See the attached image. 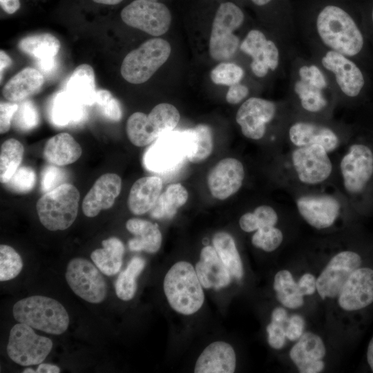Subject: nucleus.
<instances>
[{
    "instance_id": "obj_23",
    "label": "nucleus",
    "mask_w": 373,
    "mask_h": 373,
    "mask_svg": "<svg viewBox=\"0 0 373 373\" xmlns=\"http://www.w3.org/2000/svg\"><path fill=\"white\" fill-rule=\"evenodd\" d=\"M122 188L121 178L115 173L101 175L92 186L82 202L84 214L93 218L102 210L110 209Z\"/></svg>"
},
{
    "instance_id": "obj_6",
    "label": "nucleus",
    "mask_w": 373,
    "mask_h": 373,
    "mask_svg": "<svg viewBox=\"0 0 373 373\" xmlns=\"http://www.w3.org/2000/svg\"><path fill=\"white\" fill-rule=\"evenodd\" d=\"M180 119V113L173 105L160 103L148 115L141 112L133 113L126 122V134L133 144L145 146L173 131Z\"/></svg>"
},
{
    "instance_id": "obj_51",
    "label": "nucleus",
    "mask_w": 373,
    "mask_h": 373,
    "mask_svg": "<svg viewBox=\"0 0 373 373\" xmlns=\"http://www.w3.org/2000/svg\"><path fill=\"white\" fill-rule=\"evenodd\" d=\"M305 321L299 314L289 317L286 325V337L291 341L298 340L303 334Z\"/></svg>"
},
{
    "instance_id": "obj_19",
    "label": "nucleus",
    "mask_w": 373,
    "mask_h": 373,
    "mask_svg": "<svg viewBox=\"0 0 373 373\" xmlns=\"http://www.w3.org/2000/svg\"><path fill=\"white\" fill-rule=\"evenodd\" d=\"M338 305L345 311H357L373 303V269L358 267L347 278L338 295Z\"/></svg>"
},
{
    "instance_id": "obj_42",
    "label": "nucleus",
    "mask_w": 373,
    "mask_h": 373,
    "mask_svg": "<svg viewBox=\"0 0 373 373\" xmlns=\"http://www.w3.org/2000/svg\"><path fill=\"white\" fill-rule=\"evenodd\" d=\"M23 268L20 255L12 247L0 245V281H7L17 277Z\"/></svg>"
},
{
    "instance_id": "obj_54",
    "label": "nucleus",
    "mask_w": 373,
    "mask_h": 373,
    "mask_svg": "<svg viewBox=\"0 0 373 373\" xmlns=\"http://www.w3.org/2000/svg\"><path fill=\"white\" fill-rule=\"evenodd\" d=\"M288 318L287 312L283 307H276L271 312V321L287 325Z\"/></svg>"
},
{
    "instance_id": "obj_4",
    "label": "nucleus",
    "mask_w": 373,
    "mask_h": 373,
    "mask_svg": "<svg viewBox=\"0 0 373 373\" xmlns=\"http://www.w3.org/2000/svg\"><path fill=\"white\" fill-rule=\"evenodd\" d=\"M12 314L19 323L51 334H63L69 325L65 307L55 299L44 296L19 300L14 305Z\"/></svg>"
},
{
    "instance_id": "obj_2",
    "label": "nucleus",
    "mask_w": 373,
    "mask_h": 373,
    "mask_svg": "<svg viewBox=\"0 0 373 373\" xmlns=\"http://www.w3.org/2000/svg\"><path fill=\"white\" fill-rule=\"evenodd\" d=\"M289 87L300 107L307 113H319L329 105L332 86L316 61L297 59L293 64Z\"/></svg>"
},
{
    "instance_id": "obj_44",
    "label": "nucleus",
    "mask_w": 373,
    "mask_h": 373,
    "mask_svg": "<svg viewBox=\"0 0 373 373\" xmlns=\"http://www.w3.org/2000/svg\"><path fill=\"white\" fill-rule=\"evenodd\" d=\"M39 122V116L35 105L26 99L19 105L12 119L13 126L21 131H28L35 128Z\"/></svg>"
},
{
    "instance_id": "obj_31",
    "label": "nucleus",
    "mask_w": 373,
    "mask_h": 373,
    "mask_svg": "<svg viewBox=\"0 0 373 373\" xmlns=\"http://www.w3.org/2000/svg\"><path fill=\"white\" fill-rule=\"evenodd\" d=\"M82 152L80 145L71 135L60 133L47 140L43 155L49 164L61 166L76 162Z\"/></svg>"
},
{
    "instance_id": "obj_24",
    "label": "nucleus",
    "mask_w": 373,
    "mask_h": 373,
    "mask_svg": "<svg viewBox=\"0 0 373 373\" xmlns=\"http://www.w3.org/2000/svg\"><path fill=\"white\" fill-rule=\"evenodd\" d=\"M290 142L296 147L320 145L328 153L339 144L336 133L331 128L312 122L297 121L289 128Z\"/></svg>"
},
{
    "instance_id": "obj_14",
    "label": "nucleus",
    "mask_w": 373,
    "mask_h": 373,
    "mask_svg": "<svg viewBox=\"0 0 373 373\" xmlns=\"http://www.w3.org/2000/svg\"><path fill=\"white\" fill-rule=\"evenodd\" d=\"M239 48L251 58L250 68L257 77H265L269 71L276 70L280 64L279 47L260 30H249L241 41Z\"/></svg>"
},
{
    "instance_id": "obj_41",
    "label": "nucleus",
    "mask_w": 373,
    "mask_h": 373,
    "mask_svg": "<svg viewBox=\"0 0 373 373\" xmlns=\"http://www.w3.org/2000/svg\"><path fill=\"white\" fill-rule=\"evenodd\" d=\"M278 220V214L271 207L261 205L254 212L243 214L239 220V224L244 231L252 232L261 228L274 227Z\"/></svg>"
},
{
    "instance_id": "obj_43",
    "label": "nucleus",
    "mask_w": 373,
    "mask_h": 373,
    "mask_svg": "<svg viewBox=\"0 0 373 373\" xmlns=\"http://www.w3.org/2000/svg\"><path fill=\"white\" fill-rule=\"evenodd\" d=\"M245 76L243 68L232 62H222L212 69L211 81L218 85L230 86L240 83Z\"/></svg>"
},
{
    "instance_id": "obj_35",
    "label": "nucleus",
    "mask_w": 373,
    "mask_h": 373,
    "mask_svg": "<svg viewBox=\"0 0 373 373\" xmlns=\"http://www.w3.org/2000/svg\"><path fill=\"white\" fill-rule=\"evenodd\" d=\"M19 49L37 61L55 57L61 44L59 39L50 33H41L26 37L18 44Z\"/></svg>"
},
{
    "instance_id": "obj_22",
    "label": "nucleus",
    "mask_w": 373,
    "mask_h": 373,
    "mask_svg": "<svg viewBox=\"0 0 373 373\" xmlns=\"http://www.w3.org/2000/svg\"><path fill=\"white\" fill-rule=\"evenodd\" d=\"M326 349L322 338L312 332H305L291 348L289 356L300 372L318 373L325 367L323 358Z\"/></svg>"
},
{
    "instance_id": "obj_12",
    "label": "nucleus",
    "mask_w": 373,
    "mask_h": 373,
    "mask_svg": "<svg viewBox=\"0 0 373 373\" xmlns=\"http://www.w3.org/2000/svg\"><path fill=\"white\" fill-rule=\"evenodd\" d=\"M120 17L128 26L153 36H160L170 28L169 8L156 0H134L121 11Z\"/></svg>"
},
{
    "instance_id": "obj_36",
    "label": "nucleus",
    "mask_w": 373,
    "mask_h": 373,
    "mask_svg": "<svg viewBox=\"0 0 373 373\" xmlns=\"http://www.w3.org/2000/svg\"><path fill=\"white\" fill-rule=\"evenodd\" d=\"M212 243L231 276L240 280L244 274L243 265L233 238L227 232L219 231L213 235Z\"/></svg>"
},
{
    "instance_id": "obj_26",
    "label": "nucleus",
    "mask_w": 373,
    "mask_h": 373,
    "mask_svg": "<svg viewBox=\"0 0 373 373\" xmlns=\"http://www.w3.org/2000/svg\"><path fill=\"white\" fill-rule=\"evenodd\" d=\"M236 366V356L233 347L224 341L210 343L198 356L195 373H233Z\"/></svg>"
},
{
    "instance_id": "obj_8",
    "label": "nucleus",
    "mask_w": 373,
    "mask_h": 373,
    "mask_svg": "<svg viewBox=\"0 0 373 373\" xmlns=\"http://www.w3.org/2000/svg\"><path fill=\"white\" fill-rule=\"evenodd\" d=\"M171 51L170 44L164 39L144 41L124 58L120 68L122 77L133 84L146 82L166 61Z\"/></svg>"
},
{
    "instance_id": "obj_27",
    "label": "nucleus",
    "mask_w": 373,
    "mask_h": 373,
    "mask_svg": "<svg viewBox=\"0 0 373 373\" xmlns=\"http://www.w3.org/2000/svg\"><path fill=\"white\" fill-rule=\"evenodd\" d=\"M162 189V180L157 176H146L137 180L132 185L128 207L135 215L144 214L152 209Z\"/></svg>"
},
{
    "instance_id": "obj_33",
    "label": "nucleus",
    "mask_w": 373,
    "mask_h": 373,
    "mask_svg": "<svg viewBox=\"0 0 373 373\" xmlns=\"http://www.w3.org/2000/svg\"><path fill=\"white\" fill-rule=\"evenodd\" d=\"M103 248L94 250L90 258L97 268L105 275L111 276L117 274L122 265L124 246L116 237H111L102 242Z\"/></svg>"
},
{
    "instance_id": "obj_37",
    "label": "nucleus",
    "mask_w": 373,
    "mask_h": 373,
    "mask_svg": "<svg viewBox=\"0 0 373 373\" xmlns=\"http://www.w3.org/2000/svg\"><path fill=\"white\" fill-rule=\"evenodd\" d=\"M190 146L187 160L193 163H200L211 154L213 148V136L211 127L200 124L187 129Z\"/></svg>"
},
{
    "instance_id": "obj_49",
    "label": "nucleus",
    "mask_w": 373,
    "mask_h": 373,
    "mask_svg": "<svg viewBox=\"0 0 373 373\" xmlns=\"http://www.w3.org/2000/svg\"><path fill=\"white\" fill-rule=\"evenodd\" d=\"M286 325L271 321L267 326V341L274 349L280 350L285 344Z\"/></svg>"
},
{
    "instance_id": "obj_57",
    "label": "nucleus",
    "mask_w": 373,
    "mask_h": 373,
    "mask_svg": "<svg viewBox=\"0 0 373 373\" xmlns=\"http://www.w3.org/2000/svg\"><path fill=\"white\" fill-rule=\"evenodd\" d=\"M58 366L49 363H40L36 370V373H59Z\"/></svg>"
},
{
    "instance_id": "obj_38",
    "label": "nucleus",
    "mask_w": 373,
    "mask_h": 373,
    "mask_svg": "<svg viewBox=\"0 0 373 373\" xmlns=\"http://www.w3.org/2000/svg\"><path fill=\"white\" fill-rule=\"evenodd\" d=\"M274 289L277 300L287 308L297 309L304 304V296L289 271L283 269L276 274Z\"/></svg>"
},
{
    "instance_id": "obj_25",
    "label": "nucleus",
    "mask_w": 373,
    "mask_h": 373,
    "mask_svg": "<svg viewBox=\"0 0 373 373\" xmlns=\"http://www.w3.org/2000/svg\"><path fill=\"white\" fill-rule=\"evenodd\" d=\"M195 269L202 287L206 289L218 290L231 283L232 276L213 247L208 245L202 249Z\"/></svg>"
},
{
    "instance_id": "obj_63",
    "label": "nucleus",
    "mask_w": 373,
    "mask_h": 373,
    "mask_svg": "<svg viewBox=\"0 0 373 373\" xmlns=\"http://www.w3.org/2000/svg\"><path fill=\"white\" fill-rule=\"evenodd\" d=\"M372 22H373V10H372Z\"/></svg>"
},
{
    "instance_id": "obj_17",
    "label": "nucleus",
    "mask_w": 373,
    "mask_h": 373,
    "mask_svg": "<svg viewBox=\"0 0 373 373\" xmlns=\"http://www.w3.org/2000/svg\"><path fill=\"white\" fill-rule=\"evenodd\" d=\"M340 169L345 190L351 194L361 193L373 173V153L363 144H354L342 157Z\"/></svg>"
},
{
    "instance_id": "obj_9",
    "label": "nucleus",
    "mask_w": 373,
    "mask_h": 373,
    "mask_svg": "<svg viewBox=\"0 0 373 373\" xmlns=\"http://www.w3.org/2000/svg\"><path fill=\"white\" fill-rule=\"evenodd\" d=\"M316 54V61L325 71L332 87L347 97H355L360 94L365 85V78L351 58L319 47Z\"/></svg>"
},
{
    "instance_id": "obj_16",
    "label": "nucleus",
    "mask_w": 373,
    "mask_h": 373,
    "mask_svg": "<svg viewBox=\"0 0 373 373\" xmlns=\"http://www.w3.org/2000/svg\"><path fill=\"white\" fill-rule=\"evenodd\" d=\"M328 152L314 144L298 147L291 153V162L298 180L305 184H318L330 176L332 162Z\"/></svg>"
},
{
    "instance_id": "obj_28",
    "label": "nucleus",
    "mask_w": 373,
    "mask_h": 373,
    "mask_svg": "<svg viewBox=\"0 0 373 373\" xmlns=\"http://www.w3.org/2000/svg\"><path fill=\"white\" fill-rule=\"evenodd\" d=\"M44 83L40 70L26 67L14 75L3 88V97L10 102H21L37 93Z\"/></svg>"
},
{
    "instance_id": "obj_46",
    "label": "nucleus",
    "mask_w": 373,
    "mask_h": 373,
    "mask_svg": "<svg viewBox=\"0 0 373 373\" xmlns=\"http://www.w3.org/2000/svg\"><path fill=\"white\" fill-rule=\"evenodd\" d=\"M95 104L104 117L112 122H119L122 117V111L118 100L110 91L105 89L97 90Z\"/></svg>"
},
{
    "instance_id": "obj_47",
    "label": "nucleus",
    "mask_w": 373,
    "mask_h": 373,
    "mask_svg": "<svg viewBox=\"0 0 373 373\" xmlns=\"http://www.w3.org/2000/svg\"><path fill=\"white\" fill-rule=\"evenodd\" d=\"M36 183V174L30 166L19 168L10 180L5 184L6 187L17 193H26L30 191Z\"/></svg>"
},
{
    "instance_id": "obj_1",
    "label": "nucleus",
    "mask_w": 373,
    "mask_h": 373,
    "mask_svg": "<svg viewBox=\"0 0 373 373\" xmlns=\"http://www.w3.org/2000/svg\"><path fill=\"white\" fill-rule=\"evenodd\" d=\"M311 34L319 48L339 52L350 58L358 55L364 37L352 16L342 8L327 5L318 13Z\"/></svg>"
},
{
    "instance_id": "obj_7",
    "label": "nucleus",
    "mask_w": 373,
    "mask_h": 373,
    "mask_svg": "<svg viewBox=\"0 0 373 373\" xmlns=\"http://www.w3.org/2000/svg\"><path fill=\"white\" fill-rule=\"evenodd\" d=\"M244 20V12L236 3L226 1L220 4L209 39V54L214 60L227 61L236 55L240 43L233 32L242 26Z\"/></svg>"
},
{
    "instance_id": "obj_10",
    "label": "nucleus",
    "mask_w": 373,
    "mask_h": 373,
    "mask_svg": "<svg viewBox=\"0 0 373 373\" xmlns=\"http://www.w3.org/2000/svg\"><path fill=\"white\" fill-rule=\"evenodd\" d=\"M189 146L187 129L169 132L157 139L146 150L143 156L144 166L154 173L173 171L187 159Z\"/></svg>"
},
{
    "instance_id": "obj_29",
    "label": "nucleus",
    "mask_w": 373,
    "mask_h": 373,
    "mask_svg": "<svg viewBox=\"0 0 373 373\" xmlns=\"http://www.w3.org/2000/svg\"><path fill=\"white\" fill-rule=\"evenodd\" d=\"M85 106L66 91L59 92L51 102L50 107L51 122L59 127L81 124L87 116Z\"/></svg>"
},
{
    "instance_id": "obj_53",
    "label": "nucleus",
    "mask_w": 373,
    "mask_h": 373,
    "mask_svg": "<svg viewBox=\"0 0 373 373\" xmlns=\"http://www.w3.org/2000/svg\"><path fill=\"white\" fill-rule=\"evenodd\" d=\"M297 283L303 296L312 295L316 290V278L310 273L304 274Z\"/></svg>"
},
{
    "instance_id": "obj_21",
    "label": "nucleus",
    "mask_w": 373,
    "mask_h": 373,
    "mask_svg": "<svg viewBox=\"0 0 373 373\" xmlns=\"http://www.w3.org/2000/svg\"><path fill=\"white\" fill-rule=\"evenodd\" d=\"M244 178L242 164L236 158L227 157L220 160L211 169L207 176V184L211 195L222 200L240 189Z\"/></svg>"
},
{
    "instance_id": "obj_58",
    "label": "nucleus",
    "mask_w": 373,
    "mask_h": 373,
    "mask_svg": "<svg viewBox=\"0 0 373 373\" xmlns=\"http://www.w3.org/2000/svg\"><path fill=\"white\" fill-rule=\"evenodd\" d=\"M12 64L10 57L4 52L1 50L0 51V70H1V79L2 78V74L4 70L8 68Z\"/></svg>"
},
{
    "instance_id": "obj_18",
    "label": "nucleus",
    "mask_w": 373,
    "mask_h": 373,
    "mask_svg": "<svg viewBox=\"0 0 373 373\" xmlns=\"http://www.w3.org/2000/svg\"><path fill=\"white\" fill-rule=\"evenodd\" d=\"M276 110L274 102L252 97L241 104L236 113V120L245 137L258 140L264 137L267 124L274 119Z\"/></svg>"
},
{
    "instance_id": "obj_56",
    "label": "nucleus",
    "mask_w": 373,
    "mask_h": 373,
    "mask_svg": "<svg viewBox=\"0 0 373 373\" xmlns=\"http://www.w3.org/2000/svg\"><path fill=\"white\" fill-rule=\"evenodd\" d=\"M37 66L40 69V72H43L46 74L52 73L56 67V59L55 57L37 61Z\"/></svg>"
},
{
    "instance_id": "obj_3",
    "label": "nucleus",
    "mask_w": 373,
    "mask_h": 373,
    "mask_svg": "<svg viewBox=\"0 0 373 373\" xmlns=\"http://www.w3.org/2000/svg\"><path fill=\"white\" fill-rule=\"evenodd\" d=\"M163 288L170 307L183 315H191L203 305L202 285L193 265L186 261L175 263L165 275Z\"/></svg>"
},
{
    "instance_id": "obj_55",
    "label": "nucleus",
    "mask_w": 373,
    "mask_h": 373,
    "mask_svg": "<svg viewBox=\"0 0 373 373\" xmlns=\"http://www.w3.org/2000/svg\"><path fill=\"white\" fill-rule=\"evenodd\" d=\"M1 8L8 14H14L20 8L19 0H0Z\"/></svg>"
},
{
    "instance_id": "obj_39",
    "label": "nucleus",
    "mask_w": 373,
    "mask_h": 373,
    "mask_svg": "<svg viewBox=\"0 0 373 373\" xmlns=\"http://www.w3.org/2000/svg\"><path fill=\"white\" fill-rule=\"evenodd\" d=\"M146 261L140 256L133 257L122 271L115 283L117 296L124 301L131 300L137 290V278L142 272Z\"/></svg>"
},
{
    "instance_id": "obj_20",
    "label": "nucleus",
    "mask_w": 373,
    "mask_h": 373,
    "mask_svg": "<svg viewBox=\"0 0 373 373\" xmlns=\"http://www.w3.org/2000/svg\"><path fill=\"white\" fill-rule=\"evenodd\" d=\"M296 204L302 218L317 229L331 227L341 211L338 200L327 195L301 196L296 200Z\"/></svg>"
},
{
    "instance_id": "obj_62",
    "label": "nucleus",
    "mask_w": 373,
    "mask_h": 373,
    "mask_svg": "<svg viewBox=\"0 0 373 373\" xmlns=\"http://www.w3.org/2000/svg\"><path fill=\"white\" fill-rule=\"evenodd\" d=\"M23 373H28V372H29V373H35L36 370H34L32 368H26L23 371Z\"/></svg>"
},
{
    "instance_id": "obj_15",
    "label": "nucleus",
    "mask_w": 373,
    "mask_h": 373,
    "mask_svg": "<svg viewBox=\"0 0 373 373\" xmlns=\"http://www.w3.org/2000/svg\"><path fill=\"white\" fill-rule=\"evenodd\" d=\"M362 263L360 255L343 251L334 256L316 279V290L322 299L338 296L350 276Z\"/></svg>"
},
{
    "instance_id": "obj_45",
    "label": "nucleus",
    "mask_w": 373,
    "mask_h": 373,
    "mask_svg": "<svg viewBox=\"0 0 373 373\" xmlns=\"http://www.w3.org/2000/svg\"><path fill=\"white\" fill-rule=\"evenodd\" d=\"M282 231L274 227H267L256 231L251 238L254 246L262 250L271 252L276 250L282 243Z\"/></svg>"
},
{
    "instance_id": "obj_11",
    "label": "nucleus",
    "mask_w": 373,
    "mask_h": 373,
    "mask_svg": "<svg viewBox=\"0 0 373 373\" xmlns=\"http://www.w3.org/2000/svg\"><path fill=\"white\" fill-rule=\"evenodd\" d=\"M52 348V341L38 335L30 326L19 323L10 332L7 353L15 363L28 366L41 363Z\"/></svg>"
},
{
    "instance_id": "obj_52",
    "label": "nucleus",
    "mask_w": 373,
    "mask_h": 373,
    "mask_svg": "<svg viewBox=\"0 0 373 373\" xmlns=\"http://www.w3.org/2000/svg\"><path fill=\"white\" fill-rule=\"evenodd\" d=\"M249 93V88L240 82L229 86L226 95V100L231 104H237L245 99Z\"/></svg>"
},
{
    "instance_id": "obj_60",
    "label": "nucleus",
    "mask_w": 373,
    "mask_h": 373,
    "mask_svg": "<svg viewBox=\"0 0 373 373\" xmlns=\"http://www.w3.org/2000/svg\"><path fill=\"white\" fill-rule=\"evenodd\" d=\"M94 2L104 5H117L121 3L123 0H93Z\"/></svg>"
},
{
    "instance_id": "obj_32",
    "label": "nucleus",
    "mask_w": 373,
    "mask_h": 373,
    "mask_svg": "<svg viewBox=\"0 0 373 373\" xmlns=\"http://www.w3.org/2000/svg\"><path fill=\"white\" fill-rule=\"evenodd\" d=\"M65 91L85 106L94 105L97 90L93 67L87 64L78 66L68 78Z\"/></svg>"
},
{
    "instance_id": "obj_30",
    "label": "nucleus",
    "mask_w": 373,
    "mask_h": 373,
    "mask_svg": "<svg viewBox=\"0 0 373 373\" xmlns=\"http://www.w3.org/2000/svg\"><path fill=\"white\" fill-rule=\"evenodd\" d=\"M126 228L135 236L128 242L131 251L154 254L160 249L162 236L156 223L140 218H131L127 220Z\"/></svg>"
},
{
    "instance_id": "obj_59",
    "label": "nucleus",
    "mask_w": 373,
    "mask_h": 373,
    "mask_svg": "<svg viewBox=\"0 0 373 373\" xmlns=\"http://www.w3.org/2000/svg\"><path fill=\"white\" fill-rule=\"evenodd\" d=\"M367 361L371 370L373 372V336L367 346Z\"/></svg>"
},
{
    "instance_id": "obj_50",
    "label": "nucleus",
    "mask_w": 373,
    "mask_h": 373,
    "mask_svg": "<svg viewBox=\"0 0 373 373\" xmlns=\"http://www.w3.org/2000/svg\"><path fill=\"white\" fill-rule=\"evenodd\" d=\"M19 105L9 102H1L0 104V133L3 134L10 128L12 119Z\"/></svg>"
},
{
    "instance_id": "obj_48",
    "label": "nucleus",
    "mask_w": 373,
    "mask_h": 373,
    "mask_svg": "<svg viewBox=\"0 0 373 373\" xmlns=\"http://www.w3.org/2000/svg\"><path fill=\"white\" fill-rule=\"evenodd\" d=\"M66 173L58 166L50 164L46 166L41 173V189L43 192H48L58 186L64 184Z\"/></svg>"
},
{
    "instance_id": "obj_13",
    "label": "nucleus",
    "mask_w": 373,
    "mask_h": 373,
    "mask_svg": "<svg viewBox=\"0 0 373 373\" xmlns=\"http://www.w3.org/2000/svg\"><path fill=\"white\" fill-rule=\"evenodd\" d=\"M102 271L83 258H75L68 264L66 280L73 291L90 303H100L107 296V285Z\"/></svg>"
},
{
    "instance_id": "obj_34",
    "label": "nucleus",
    "mask_w": 373,
    "mask_h": 373,
    "mask_svg": "<svg viewBox=\"0 0 373 373\" xmlns=\"http://www.w3.org/2000/svg\"><path fill=\"white\" fill-rule=\"evenodd\" d=\"M188 197L186 189L181 184H170L161 193L150 215L155 219L171 218L186 202Z\"/></svg>"
},
{
    "instance_id": "obj_40",
    "label": "nucleus",
    "mask_w": 373,
    "mask_h": 373,
    "mask_svg": "<svg viewBox=\"0 0 373 373\" xmlns=\"http://www.w3.org/2000/svg\"><path fill=\"white\" fill-rule=\"evenodd\" d=\"M23 153V146L16 139H8L1 144L0 151V180L1 183H7L19 169Z\"/></svg>"
},
{
    "instance_id": "obj_5",
    "label": "nucleus",
    "mask_w": 373,
    "mask_h": 373,
    "mask_svg": "<svg viewBox=\"0 0 373 373\" xmlns=\"http://www.w3.org/2000/svg\"><path fill=\"white\" fill-rule=\"evenodd\" d=\"M79 201V191L69 183L45 193L36 204L41 223L50 231L68 229L77 218Z\"/></svg>"
},
{
    "instance_id": "obj_61",
    "label": "nucleus",
    "mask_w": 373,
    "mask_h": 373,
    "mask_svg": "<svg viewBox=\"0 0 373 373\" xmlns=\"http://www.w3.org/2000/svg\"><path fill=\"white\" fill-rule=\"evenodd\" d=\"M254 4L258 6H264L269 3H270L272 0H250Z\"/></svg>"
}]
</instances>
